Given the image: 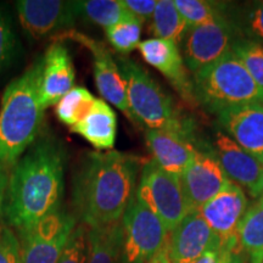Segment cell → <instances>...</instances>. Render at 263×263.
<instances>
[{"label": "cell", "instance_id": "cell-13", "mask_svg": "<svg viewBox=\"0 0 263 263\" xmlns=\"http://www.w3.org/2000/svg\"><path fill=\"white\" fill-rule=\"evenodd\" d=\"M68 37L76 42H80L90 50L91 57H93L95 84L103 100L116 106L130 122L134 123L129 105H128L126 85H124L117 62L110 54V51L104 47L103 43L94 41L82 33L71 32Z\"/></svg>", "mask_w": 263, "mask_h": 263}, {"label": "cell", "instance_id": "cell-5", "mask_svg": "<svg viewBox=\"0 0 263 263\" xmlns=\"http://www.w3.org/2000/svg\"><path fill=\"white\" fill-rule=\"evenodd\" d=\"M193 94L195 101L213 114L239 105L263 104V90L232 50L194 73Z\"/></svg>", "mask_w": 263, "mask_h": 263}, {"label": "cell", "instance_id": "cell-30", "mask_svg": "<svg viewBox=\"0 0 263 263\" xmlns=\"http://www.w3.org/2000/svg\"><path fill=\"white\" fill-rule=\"evenodd\" d=\"M20 42L11 16L0 6V76L11 67L18 57Z\"/></svg>", "mask_w": 263, "mask_h": 263}, {"label": "cell", "instance_id": "cell-7", "mask_svg": "<svg viewBox=\"0 0 263 263\" xmlns=\"http://www.w3.org/2000/svg\"><path fill=\"white\" fill-rule=\"evenodd\" d=\"M122 263H147L166 248L170 232L155 213L136 196L121 219Z\"/></svg>", "mask_w": 263, "mask_h": 263}, {"label": "cell", "instance_id": "cell-31", "mask_svg": "<svg viewBox=\"0 0 263 263\" xmlns=\"http://www.w3.org/2000/svg\"><path fill=\"white\" fill-rule=\"evenodd\" d=\"M88 254V228L77 224L57 263H85Z\"/></svg>", "mask_w": 263, "mask_h": 263}, {"label": "cell", "instance_id": "cell-10", "mask_svg": "<svg viewBox=\"0 0 263 263\" xmlns=\"http://www.w3.org/2000/svg\"><path fill=\"white\" fill-rule=\"evenodd\" d=\"M15 6L22 29L35 41L68 31L80 17L78 2L20 0Z\"/></svg>", "mask_w": 263, "mask_h": 263}, {"label": "cell", "instance_id": "cell-26", "mask_svg": "<svg viewBox=\"0 0 263 263\" xmlns=\"http://www.w3.org/2000/svg\"><path fill=\"white\" fill-rule=\"evenodd\" d=\"M227 18L240 38L263 45V2L250 3Z\"/></svg>", "mask_w": 263, "mask_h": 263}, {"label": "cell", "instance_id": "cell-28", "mask_svg": "<svg viewBox=\"0 0 263 263\" xmlns=\"http://www.w3.org/2000/svg\"><path fill=\"white\" fill-rule=\"evenodd\" d=\"M143 22L137 17L124 20L105 29L110 44L121 54H129L139 47Z\"/></svg>", "mask_w": 263, "mask_h": 263}, {"label": "cell", "instance_id": "cell-11", "mask_svg": "<svg viewBox=\"0 0 263 263\" xmlns=\"http://www.w3.org/2000/svg\"><path fill=\"white\" fill-rule=\"evenodd\" d=\"M249 200L244 190L230 182L197 212L221 239L222 245L240 249L238 228L249 209Z\"/></svg>", "mask_w": 263, "mask_h": 263}, {"label": "cell", "instance_id": "cell-29", "mask_svg": "<svg viewBox=\"0 0 263 263\" xmlns=\"http://www.w3.org/2000/svg\"><path fill=\"white\" fill-rule=\"evenodd\" d=\"M232 51L263 90V45L238 37L233 43Z\"/></svg>", "mask_w": 263, "mask_h": 263}, {"label": "cell", "instance_id": "cell-35", "mask_svg": "<svg viewBox=\"0 0 263 263\" xmlns=\"http://www.w3.org/2000/svg\"><path fill=\"white\" fill-rule=\"evenodd\" d=\"M9 174L10 168L0 166V219H2L3 213H4L6 190H8L9 184Z\"/></svg>", "mask_w": 263, "mask_h": 263}, {"label": "cell", "instance_id": "cell-27", "mask_svg": "<svg viewBox=\"0 0 263 263\" xmlns=\"http://www.w3.org/2000/svg\"><path fill=\"white\" fill-rule=\"evenodd\" d=\"M174 4L189 28L210 24L224 16L221 11L224 6L217 5L216 3L203 0H174Z\"/></svg>", "mask_w": 263, "mask_h": 263}, {"label": "cell", "instance_id": "cell-37", "mask_svg": "<svg viewBox=\"0 0 263 263\" xmlns=\"http://www.w3.org/2000/svg\"><path fill=\"white\" fill-rule=\"evenodd\" d=\"M261 196H263V174H262V179H261Z\"/></svg>", "mask_w": 263, "mask_h": 263}, {"label": "cell", "instance_id": "cell-32", "mask_svg": "<svg viewBox=\"0 0 263 263\" xmlns=\"http://www.w3.org/2000/svg\"><path fill=\"white\" fill-rule=\"evenodd\" d=\"M0 263H22L21 242L10 227H0Z\"/></svg>", "mask_w": 263, "mask_h": 263}, {"label": "cell", "instance_id": "cell-21", "mask_svg": "<svg viewBox=\"0 0 263 263\" xmlns=\"http://www.w3.org/2000/svg\"><path fill=\"white\" fill-rule=\"evenodd\" d=\"M122 222L88 228L85 263H122Z\"/></svg>", "mask_w": 263, "mask_h": 263}, {"label": "cell", "instance_id": "cell-25", "mask_svg": "<svg viewBox=\"0 0 263 263\" xmlns=\"http://www.w3.org/2000/svg\"><path fill=\"white\" fill-rule=\"evenodd\" d=\"M95 98L83 87H74L55 105V114L61 123L72 128L89 111Z\"/></svg>", "mask_w": 263, "mask_h": 263}, {"label": "cell", "instance_id": "cell-8", "mask_svg": "<svg viewBox=\"0 0 263 263\" xmlns=\"http://www.w3.org/2000/svg\"><path fill=\"white\" fill-rule=\"evenodd\" d=\"M77 227V218L60 209L20 234L22 263H57L62 250Z\"/></svg>", "mask_w": 263, "mask_h": 263}, {"label": "cell", "instance_id": "cell-22", "mask_svg": "<svg viewBox=\"0 0 263 263\" xmlns=\"http://www.w3.org/2000/svg\"><path fill=\"white\" fill-rule=\"evenodd\" d=\"M238 240L249 263H263V196L249 206L239 224Z\"/></svg>", "mask_w": 263, "mask_h": 263}, {"label": "cell", "instance_id": "cell-3", "mask_svg": "<svg viewBox=\"0 0 263 263\" xmlns=\"http://www.w3.org/2000/svg\"><path fill=\"white\" fill-rule=\"evenodd\" d=\"M43 57L11 81L0 103V166L11 168L41 134L44 107L39 99Z\"/></svg>", "mask_w": 263, "mask_h": 263}, {"label": "cell", "instance_id": "cell-1", "mask_svg": "<svg viewBox=\"0 0 263 263\" xmlns=\"http://www.w3.org/2000/svg\"><path fill=\"white\" fill-rule=\"evenodd\" d=\"M66 163L65 145L45 130L10 168L4 215L18 235L61 209Z\"/></svg>", "mask_w": 263, "mask_h": 263}, {"label": "cell", "instance_id": "cell-23", "mask_svg": "<svg viewBox=\"0 0 263 263\" xmlns=\"http://www.w3.org/2000/svg\"><path fill=\"white\" fill-rule=\"evenodd\" d=\"M188 25L177 9L174 0H157L153 15L151 31L159 39H167L178 44L188 32Z\"/></svg>", "mask_w": 263, "mask_h": 263}, {"label": "cell", "instance_id": "cell-12", "mask_svg": "<svg viewBox=\"0 0 263 263\" xmlns=\"http://www.w3.org/2000/svg\"><path fill=\"white\" fill-rule=\"evenodd\" d=\"M179 179L192 211H197L229 183L216 156L201 150H196Z\"/></svg>", "mask_w": 263, "mask_h": 263}, {"label": "cell", "instance_id": "cell-19", "mask_svg": "<svg viewBox=\"0 0 263 263\" xmlns=\"http://www.w3.org/2000/svg\"><path fill=\"white\" fill-rule=\"evenodd\" d=\"M145 140L153 160L177 177H180L197 150L189 138L171 130L145 129Z\"/></svg>", "mask_w": 263, "mask_h": 263}, {"label": "cell", "instance_id": "cell-15", "mask_svg": "<svg viewBox=\"0 0 263 263\" xmlns=\"http://www.w3.org/2000/svg\"><path fill=\"white\" fill-rule=\"evenodd\" d=\"M213 146L216 159L230 182L235 183L241 189H246L250 195L258 199L261 196L263 164L226 133L217 132Z\"/></svg>", "mask_w": 263, "mask_h": 263}, {"label": "cell", "instance_id": "cell-38", "mask_svg": "<svg viewBox=\"0 0 263 263\" xmlns=\"http://www.w3.org/2000/svg\"><path fill=\"white\" fill-rule=\"evenodd\" d=\"M262 164H263V162H262Z\"/></svg>", "mask_w": 263, "mask_h": 263}, {"label": "cell", "instance_id": "cell-34", "mask_svg": "<svg viewBox=\"0 0 263 263\" xmlns=\"http://www.w3.org/2000/svg\"><path fill=\"white\" fill-rule=\"evenodd\" d=\"M121 2L134 17L140 20L143 24L147 20L153 18L157 5V0H121Z\"/></svg>", "mask_w": 263, "mask_h": 263}, {"label": "cell", "instance_id": "cell-20", "mask_svg": "<svg viewBox=\"0 0 263 263\" xmlns=\"http://www.w3.org/2000/svg\"><path fill=\"white\" fill-rule=\"evenodd\" d=\"M98 151L111 150L117 137V116L103 99H95L85 116L71 128Z\"/></svg>", "mask_w": 263, "mask_h": 263}, {"label": "cell", "instance_id": "cell-2", "mask_svg": "<svg viewBox=\"0 0 263 263\" xmlns=\"http://www.w3.org/2000/svg\"><path fill=\"white\" fill-rule=\"evenodd\" d=\"M144 163L141 157L121 151L85 154L72 180L76 218L87 228L121 221L136 196Z\"/></svg>", "mask_w": 263, "mask_h": 263}, {"label": "cell", "instance_id": "cell-6", "mask_svg": "<svg viewBox=\"0 0 263 263\" xmlns=\"http://www.w3.org/2000/svg\"><path fill=\"white\" fill-rule=\"evenodd\" d=\"M136 197L172 230L192 212L179 177L161 168L154 160L145 161L138 182Z\"/></svg>", "mask_w": 263, "mask_h": 263}, {"label": "cell", "instance_id": "cell-14", "mask_svg": "<svg viewBox=\"0 0 263 263\" xmlns=\"http://www.w3.org/2000/svg\"><path fill=\"white\" fill-rule=\"evenodd\" d=\"M222 246L221 239L197 211H192L170 233L167 252L171 263H194L205 252Z\"/></svg>", "mask_w": 263, "mask_h": 263}, {"label": "cell", "instance_id": "cell-16", "mask_svg": "<svg viewBox=\"0 0 263 263\" xmlns=\"http://www.w3.org/2000/svg\"><path fill=\"white\" fill-rule=\"evenodd\" d=\"M226 134L250 155L263 162V104L233 106L217 114Z\"/></svg>", "mask_w": 263, "mask_h": 263}, {"label": "cell", "instance_id": "cell-18", "mask_svg": "<svg viewBox=\"0 0 263 263\" xmlns=\"http://www.w3.org/2000/svg\"><path fill=\"white\" fill-rule=\"evenodd\" d=\"M74 66L64 43L55 42L43 57L39 99L45 108L57 105L60 99L74 88Z\"/></svg>", "mask_w": 263, "mask_h": 263}, {"label": "cell", "instance_id": "cell-33", "mask_svg": "<svg viewBox=\"0 0 263 263\" xmlns=\"http://www.w3.org/2000/svg\"><path fill=\"white\" fill-rule=\"evenodd\" d=\"M194 263H244L241 249H232L228 246H219L210 250Z\"/></svg>", "mask_w": 263, "mask_h": 263}, {"label": "cell", "instance_id": "cell-36", "mask_svg": "<svg viewBox=\"0 0 263 263\" xmlns=\"http://www.w3.org/2000/svg\"><path fill=\"white\" fill-rule=\"evenodd\" d=\"M147 263H171L168 252H167V245L166 248H163L160 252H157V254Z\"/></svg>", "mask_w": 263, "mask_h": 263}, {"label": "cell", "instance_id": "cell-24", "mask_svg": "<svg viewBox=\"0 0 263 263\" xmlns=\"http://www.w3.org/2000/svg\"><path fill=\"white\" fill-rule=\"evenodd\" d=\"M80 16L105 29L134 16L124 8L121 0H87L78 2Z\"/></svg>", "mask_w": 263, "mask_h": 263}, {"label": "cell", "instance_id": "cell-9", "mask_svg": "<svg viewBox=\"0 0 263 263\" xmlns=\"http://www.w3.org/2000/svg\"><path fill=\"white\" fill-rule=\"evenodd\" d=\"M238 37L226 15L210 24L189 28L183 38L184 64L193 74L196 73L232 50Z\"/></svg>", "mask_w": 263, "mask_h": 263}, {"label": "cell", "instance_id": "cell-4", "mask_svg": "<svg viewBox=\"0 0 263 263\" xmlns=\"http://www.w3.org/2000/svg\"><path fill=\"white\" fill-rule=\"evenodd\" d=\"M116 62L126 85L134 123L145 129L176 132L190 139V124L180 116L172 97L149 72L132 59L118 58Z\"/></svg>", "mask_w": 263, "mask_h": 263}, {"label": "cell", "instance_id": "cell-17", "mask_svg": "<svg viewBox=\"0 0 263 263\" xmlns=\"http://www.w3.org/2000/svg\"><path fill=\"white\" fill-rule=\"evenodd\" d=\"M141 58L157 71H160L173 85L184 100L195 101L193 94V80H190L183 55L177 43L167 39L153 38L140 42Z\"/></svg>", "mask_w": 263, "mask_h": 263}]
</instances>
